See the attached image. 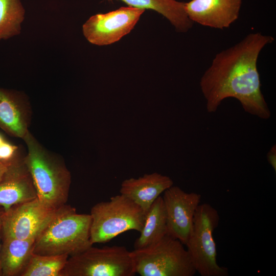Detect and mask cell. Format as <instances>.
<instances>
[{
    "mask_svg": "<svg viewBox=\"0 0 276 276\" xmlns=\"http://www.w3.org/2000/svg\"><path fill=\"white\" fill-rule=\"evenodd\" d=\"M274 40L260 32L250 33L215 55L199 83L208 112H215L224 100L233 98L248 113L264 120L270 117L261 89L257 61L262 49Z\"/></svg>",
    "mask_w": 276,
    "mask_h": 276,
    "instance_id": "obj_1",
    "label": "cell"
},
{
    "mask_svg": "<svg viewBox=\"0 0 276 276\" xmlns=\"http://www.w3.org/2000/svg\"><path fill=\"white\" fill-rule=\"evenodd\" d=\"M22 140L27 147L25 161L31 176L37 198L59 208L67 201L71 173L64 160L44 147L29 131Z\"/></svg>",
    "mask_w": 276,
    "mask_h": 276,
    "instance_id": "obj_2",
    "label": "cell"
},
{
    "mask_svg": "<svg viewBox=\"0 0 276 276\" xmlns=\"http://www.w3.org/2000/svg\"><path fill=\"white\" fill-rule=\"evenodd\" d=\"M91 217L79 214L66 204L37 236L33 253L42 255H77L93 245L90 240Z\"/></svg>",
    "mask_w": 276,
    "mask_h": 276,
    "instance_id": "obj_3",
    "label": "cell"
},
{
    "mask_svg": "<svg viewBox=\"0 0 276 276\" xmlns=\"http://www.w3.org/2000/svg\"><path fill=\"white\" fill-rule=\"evenodd\" d=\"M90 240L93 244L109 242L129 230L140 232L146 213L134 202L120 194L91 209Z\"/></svg>",
    "mask_w": 276,
    "mask_h": 276,
    "instance_id": "obj_4",
    "label": "cell"
},
{
    "mask_svg": "<svg viewBox=\"0 0 276 276\" xmlns=\"http://www.w3.org/2000/svg\"><path fill=\"white\" fill-rule=\"evenodd\" d=\"M179 240L166 235L147 247L130 251L135 273L141 276H193L190 256Z\"/></svg>",
    "mask_w": 276,
    "mask_h": 276,
    "instance_id": "obj_5",
    "label": "cell"
},
{
    "mask_svg": "<svg viewBox=\"0 0 276 276\" xmlns=\"http://www.w3.org/2000/svg\"><path fill=\"white\" fill-rule=\"evenodd\" d=\"M219 222L217 210L211 204H200L185 245L196 272L201 276H227L228 269L217 261V248L213 234Z\"/></svg>",
    "mask_w": 276,
    "mask_h": 276,
    "instance_id": "obj_6",
    "label": "cell"
},
{
    "mask_svg": "<svg viewBox=\"0 0 276 276\" xmlns=\"http://www.w3.org/2000/svg\"><path fill=\"white\" fill-rule=\"evenodd\" d=\"M135 273L130 251L125 246L92 245L69 257L60 276H132Z\"/></svg>",
    "mask_w": 276,
    "mask_h": 276,
    "instance_id": "obj_7",
    "label": "cell"
},
{
    "mask_svg": "<svg viewBox=\"0 0 276 276\" xmlns=\"http://www.w3.org/2000/svg\"><path fill=\"white\" fill-rule=\"evenodd\" d=\"M60 208H53L38 198L11 206L2 216L3 238H36Z\"/></svg>",
    "mask_w": 276,
    "mask_h": 276,
    "instance_id": "obj_8",
    "label": "cell"
},
{
    "mask_svg": "<svg viewBox=\"0 0 276 276\" xmlns=\"http://www.w3.org/2000/svg\"><path fill=\"white\" fill-rule=\"evenodd\" d=\"M145 10L127 7L105 14H95L83 24V35L88 41L94 44H111L133 29Z\"/></svg>",
    "mask_w": 276,
    "mask_h": 276,
    "instance_id": "obj_9",
    "label": "cell"
},
{
    "mask_svg": "<svg viewBox=\"0 0 276 276\" xmlns=\"http://www.w3.org/2000/svg\"><path fill=\"white\" fill-rule=\"evenodd\" d=\"M162 197L167 219V235L185 245L201 196L172 186L164 191Z\"/></svg>",
    "mask_w": 276,
    "mask_h": 276,
    "instance_id": "obj_10",
    "label": "cell"
},
{
    "mask_svg": "<svg viewBox=\"0 0 276 276\" xmlns=\"http://www.w3.org/2000/svg\"><path fill=\"white\" fill-rule=\"evenodd\" d=\"M37 198L31 176L19 151L0 180V206H11Z\"/></svg>",
    "mask_w": 276,
    "mask_h": 276,
    "instance_id": "obj_11",
    "label": "cell"
},
{
    "mask_svg": "<svg viewBox=\"0 0 276 276\" xmlns=\"http://www.w3.org/2000/svg\"><path fill=\"white\" fill-rule=\"evenodd\" d=\"M242 0H191L185 3L188 18L212 28L223 29L238 19Z\"/></svg>",
    "mask_w": 276,
    "mask_h": 276,
    "instance_id": "obj_12",
    "label": "cell"
},
{
    "mask_svg": "<svg viewBox=\"0 0 276 276\" xmlns=\"http://www.w3.org/2000/svg\"><path fill=\"white\" fill-rule=\"evenodd\" d=\"M31 118V106L24 93L0 87L1 129L22 139L29 131Z\"/></svg>",
    "mask_w": 276,
    "mask_h": 276,
    "instance_id": "obj_13",
    "label": "cell"
},
{
    "mask_svg": "<svg viewBox=\"0 0 276 276\" xmlns=\"http://www.w3.org/2000/svg\"><path fill=\"white\" fill-rule=\"evenodd\" d=\"M173 185V181L169 176L154 172L137 178L125 179L121 185L120 192L146 213L154 201Z\"/></svg>",
    "mask_w": 276,
    "mask_h": 276,
    "instance_id": "obj_14",
    "label": "cell"
},
{
    "mask_svg": "<svg viewBox=\"0 0 276 276\" xmlns=\"http://www.w3.org/2000/svg\"><path fill=\"white\" fill-rule=\"evenodd\" d=\"M36 238H3L0 264L3 276H20L32 254Z\"/></svg>",
    "mask_w": 276,
    "mask_h": 276,
    "instance_id": "obj_15",
    "label": "cell"
},
{
    "mask_svg": "<svg viewBox=\"0 0 276 276\" xmlns=\"http://www.w3.org/2000/svg\"><path fill=\"white\" fill-rule=\"evenodd\" d=\"M112 2L113 0H106ZM135 8L151 9L161 14L179 32H186L193 22L188 18L185 9V3L175 0H120Z\"/></svg>",
    "mask_w": 276,
    "mask_h": 276,
    "instance_id": "obj_16",
    "label": "cell"
},
{
    "mask_svg": "<svg viewBox=\"0 0 276 276\" xmlns=\"http://www.w3.org/2000/svg\"><path fill=\"white\" fill-rule=\"evenodd\" d=\"M140 236L134 243V249L147 247L167 235V219L163 197L159 196L146 213Z\"/></svg>",
    "mask_w": 276,
    "mask_h": 276,
    "instance_id": "obj_17",
    "label": "cell"
},
{
    "mask_svg": "<svg viewBox=\"0 0 276 276\" xmlns=\"http://www.w3.org/2000/svg\"><path fill=\"white\" fill-rule=\"evenodd\" d=\"M25 15L20 0H0V41L20 34Z\"/></svg>",
    "mask_w": 276,
    "mask_h": 276,
    "instance_id": "obj_18",
    "label": "cell"
},
{
    "mask_svg": "<svg viewBox=\"0 0 276 276\" xmlns=\"http://www.w3.org/2000/svg\"><path fill=\"white\" fill-rule=\"evenodd\" d=\"M69 256L42 255L33 252L20 276H60Z\"/></svg>",
    "mask_w": 276,
    "mask_h": 276,
    "instance_id": "obj_19",
    "label": "cell"
},
{
    "mask_svg": "<svg viewBox=\"0 0 276 276\" xmlns=\"http://www.w3.org/2000/svg\"><path fill=\"white\" fill-rule=\"evenodd\" d=\"M19 151L17 146L13 145L5 140L0 145V160H9L12 159Z\"/></svg>",
    "mask_w": 276,
    "mask_h": 276,
    "instance_id": "obj_20",
    "label": "cell"
},
{
    "mask_svg": "<svg viewBox=\"0 0 276 276\" xmlns=\"http://www.w3.org/2000/svg\"><path fill=\"white\" fill-rule=\"evenodd\" d=\"M276 153L275 147H272L267 155V158L269 163L271 165L274 171H276Z\"/></svg>",
    "mask_w": 276,
    "mask_h": 276,
    "instance_id": "obj_21",
    "label": "cell"
},
{
    "mask_svg": "<svg viewBox=\"0 0 276 276\" xmlns=\"http://www.w3.org/2000/svg\"><path fill=\"white\" fill-rule=\"evenodd\" d=\"M14 157L9 160H0V180L2 179L4 174L7 170L10 165L11 164Z\"/></svg>",
    "mask_w": 276,
    "mask_h": 276,
    "instance_id": "obj_22",
    "label": "cell"
},
{
    "mask_svg": "<svg viewBox=\"0 0 276 276\" xmlns=\"http://www.w3.org/2000/svg\"><path fill=\"white\" fill-rule=\"evenodd\" d=\"M4 212L3 209L0 206V253H1V237L2 236V216ZM2 275L1 264H0V276Z\"/></svg>",
    "mask_w": 276,
    "mask_h": 276,
    "instance_id": "obj_23",
    "label": "cell"
},
{
    "mask_svg": "<svg viewBox=\"0 0 276 276\" xmlns=\"http://www.w3.org/2000/svg\"><path fill=\"white\" fill-rule=\"evenodd\" d=\"M4 137L3 136V135L0 133V145L2 144V143L5 141Z\"/></svg>",
    "mask_w": 276,
    "mask_h": 276,
    "instance_id": "obj_24",
    "label": "cell"
}]
</instances>
